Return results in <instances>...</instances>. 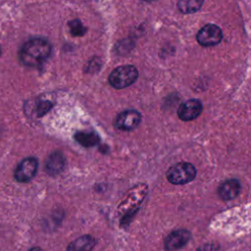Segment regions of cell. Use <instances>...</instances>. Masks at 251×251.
Wrapping results in <instances>:
<instances>
[{"mask_svg":"<svg viewBox=\"0 0 251 251\" xmlns=\"http://www.w3.org/2000/svg\"><path fill=\"white\" fill-rule=\"evenodd\" d=\"M52 107V103L49 101H41L38 105H37V115L38 116H42L44 114H46Z\"/></svg>","mask_w":251,"mask_h":251,"instance_id":"cell-16","label":"cell"},{"mask_svg":"<svg viewBox=\"0 0 251 251\" xmlns=\"http://www.w3.org/2000/svg\"><path fill=\"white\" fill-rule=\"evenodd\" d=\"M204 0H177V8L183 14L197 12L203 5Z\"/></svg>","mask_w":251,"mask_h":251,"instance_id":"cell-14","label":"cell"},{"mask_svg":"<svg viewBox=\"0 0 251 251\" xmlns=\"http://www.w3.org/2000/svg\"><path fill=\"white\" fill-rule=\"evenodd\" d=\"M220 246L216 243H207L204 245H201L197 251H219Z\"/></svg>","mask_w":251,"mask_h":251,"instance_id":"cell-17","label":"cell"},{"mask_svg":"<svg viewBox=\"0 0 251 251\" xmlns=\"http://www.w3.org/2000/svg\"><path fill=\"white\" fill-rule=\"evenodd\" d=\"M142 1H145V2H152V1H154V0H142Z\"/></svg>","mask_w":251,"mask_h":251,"instance_id":"cell-19","label":"cell"},{"mask_svg":"<svg viewBox=\"0 0 251 251\" xmlns=\"http://www.w3.org/2000/svg\"><path fill=\"white\" fill-rule=\"evenodd\" d=\"M148 187L145 183H138L131 188L118 206V213L122 216L121 226L127 225L139 209L140 204L147 195Z\"/></svg>","mask_w":251,"mask_h":251,"instance_id":"cell-2","label":"cell"},{"mask_svg":"<svg viewBox=\"0 0 251 251\" xmlns=\"http://www.w3.org/2000/svg\"><path fill=\"white\" fill-rule=\"evenodd\" d=\"M51 54V44L43 38H33L26 41L21 51L20 59L25 66L39 67Z\"/></svg>","mask_w":251,"mask_h":251,"instance_id":"cell-1","label":"cell"},{"mask_svg":"<svg viewBox=\"0 0 251 251\" xmlns=\"http://www.w3.org/2000/svg\"><path fill=\"white\" fill-rule=\"evenodd\" d=\"M27 251H43L40 247H38V246H36V247H32V248H30L29 250H27Z\"/></svg>","mask_w":251,"mask_h":251,"instance_id":"cell-18","label":"cell"},{"mask_svg":"<svg viewBox=\"0 0 251 251\" xmlns=\"http://www.w3.org/2000/svg\"><path fill=\"white\" fill-rule=\"evenodd\" d=\"M65 165V156L59 151L52 152L45 161V172L51 176H57L63 172Z\"/></svg>","mask_w":251,"mask_h":251,"instance_id":"cell-10","label":"cell"},{"mask_svg":"<svg viewBox=\"0 0 251 251\" xmlns=\"http://www.w3.org/2000/svg\"><path fill=\"white\" fill-rule=\"evenodd\" d=\"M222 38H223L222 29L214 24H208L204 25L196 35L197 42L204 47L217 45L221 42Z\"/></svg>","mask_w":251,"mask_h":251,"instance_id":"cell-5","label":"cell"},{"mask_svg":"<svg viewBox=\"0 0 251 251\" xmlns=\"http://www.w3.org/2000/svg\"><path fill=\"white\" fill-rule=\"evenodd\" d=\"M38 169V161L34 157L24 159L16 168L14 176L19 182H27L34 177Z\"/></svg>","mask_w":251,"mask_h":251,"instance_id":"cell-6","label":"cell"},{"mask_svg":"<svg viewBox=\"0 0 251 251\" xmlns=\"http://www.w3.org/2000/svg\"><path fill=\"white\" fill-rule=\"evenodd\" d=\"M138 77V71L132 65L117 67L109 75V83L117 89H123L133 84Z\"/></svg>","mask_w":251,"mask_h":251,"instance_id":"cell-3","label":"cell"},{"mask_svg":"<svg viewBox=\"0 0 251 251\" xmlns=\"http://www.w3.org/2000/svg\"><path fill=\"white\" fill-rule=\"evenodd\" d=\"M75 139L84 147H92L100 143V138L95 132L78 131L75 134Z\"/></svg>","mask_w":251,"mask_h":251,"instance_id":"cell-13","label":"cell"},{"mask_svg":"<svg viewBox=\"0 0 251 251\" xmlns=\"http://www.w3.org/2000/svg\"><path fill=\"white\" fill-rule=\"evenodd\" d=\"M240 182L235 178H230L224 181L218 188V195L224 201H228L235 198L240 191Z\"/></svg>","mask_w":251,"mask_h":251,"instance_id":"cell-11","label":"cell"},{"mask_svg":"<svg viewBox=\"0 0 251 251\" xmlns=\"http://www.w3.org/2000/svg\"><path fill=\"white\" fill-rule=\"evenodd\" d=\"M69 27L71 34L74 36H82L86 32L85 26L77 19L69 22Z\"/></svg>","mask_w":251,"mask_h":251,"instance_id":"cell-15","label":"cell"},{"mask_svg":"<svg viewBox=\"0 0 251 251\" xmlns=\"http://www.w3.org/2000/svg\"><path fill=\"white\" fill-rule=\"evenodd\" d=\"M203 105L198 99H190L182 103L177 109V116L181 121L188 122L196 119L202 113Z\"/></svg>","mask_w":251,"mask_h":251,"instance_id":"cell-9","label":"cell"},{"mask_svg":"<svg viewBox=\"0 0 251 251\" xmlns=\"http://www.w3.org/2000/svg\"><path fill=\"white\" fill-rule=\"evenodd\" d=\"M195 167L187 162H179L167 171V179L173 184H186L192 181L196 176Z\"/></svg>","mask_w":251,"mask_h":251,"instance_id":"cell-4","label":"cell"},{"mask_svg":"<svg viewBox=\"0 0 251 251\" xmlns=\"http://www.w3.org/2000/svg\"><path fill=\"white\" fill-rule=\"evenodd\" d=\"M0 54H1V49H0Z\"/></svg>","mask_w":251,"mask_h":251,"instance_id":"cell-20","label":"cell"},{"mask_svg":"<svg viewBox=\"0 0 251 251\" xmlns=\"http://www.w3.org/2000/svg\"><path fill=\"white\" fill-rule=\"evenodd\" d=\"M96 244V240L92 235L84 234L72 241L66 251H91Z\"/></svg>","mask_w":251,"mask_h":251,"instance_id":"cell-12","label":"cell"},{"mask_svg":"<svg viewBox=\"0 0 251 251\" xmlns=\"http://www.w3.org/2000/svg\"><path fill=\"white\" fill-rule=\"evenodd\" d=\"M191 238V233L187 229H176L167 235L164 240V247L167 251H176L185 246Z\"/></svg>","mask_w":251,"mask_h":251,"instance_id":"cell-8","label":"cell"},{"mask_svg":"<svg viewBox=\"0 0 251 251\" xmlns=\"http://www.w3.org/2000/svg\"><path fill=\"white\" fill-rule=\"evenodd\" d=\"M141 123V114L136 110H126L120 113L116 119L114 126L121 130H132Z\"/></svg>","mask_w":251,"mask_h":251,"instance_id":"cell-7","label":"cell"}]
</instances>
